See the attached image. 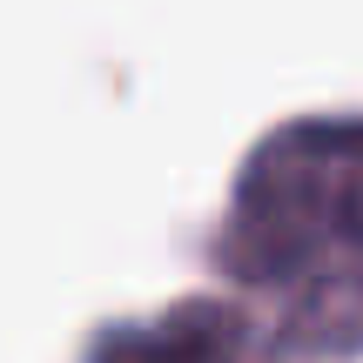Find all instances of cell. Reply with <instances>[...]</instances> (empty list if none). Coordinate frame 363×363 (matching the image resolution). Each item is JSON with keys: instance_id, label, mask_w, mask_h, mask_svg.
Masks as SVG:
<instances>
[{"instance_id": "cell-1", "label": "cell", "mask_w": 363, "mask_h": 363, "mask_svg": "<svg viewBox=\"0 0 363 363\" xmlns=\"http://www.w3.org/2000/svg\"><path fill=\"white\" fill-rule=\"evenodd\" d=\"M222 262L303 337L363 330V121H289L256 142Z\"/></svg>"}, {"instance_id": "cell-2", "label": "cell", "mask_w": 363, "mask_h": 363, "mask_svg": "<svg viewBox=\"0 0 363 363\" xmlns=\"http://www.w3.org/2000/svg\"><path fill=\"white\" fill-rule=\"evenodd\" d=\"M94 363H269L256 323H242L222 303H182L169 316L108 330Z\"/></svg>"}]
</instances>
